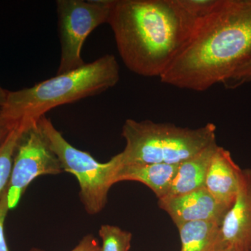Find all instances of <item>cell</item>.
I'll use <instances>...</instances> for the list:
<instances>
[{
	"label": "cell",
	"instance_id": "6da1fadb",
	"mask_svg": "<svg viewBox=\"0 0 251 251\" xmlns=\"http://www.w3.org/2000/svg\"><path fill=\"white\" fill-rule=\"evenodd\" d=\"M200 18L184 0H112L108 24L126 67L160 78L187 45Z\"/></svg>",
	"mask_w": 251,
	"mask_h": 251
},
{
	"label": "cell",
	"instance_id": "7a4b0ae2",
	"mask_svg": "<svg viewBox=\"0 0 251 251\" xmlns=\"http://www.w3.org/2000/svg\"><path fill=\"white\" fill-rule=\"evenodd\" d=\"M251 58V0H218L200 18L191 39L162 83L204 92L223 84Z\"/></svg>",
	"mask_w": 251,
	"mask_h": 251
},
{
	"label": "cell",
	"instance_id": "3957f363",
	"mask_svg": "<svg viewBox=\"0 0 251 251\" xmlns=\"http://www.w3.org/2000/svg\"><path fill=\"white\" fill-rule=\"evenodd\" d=\"M116 57L107 54L29 87L9 91L0 115L11 125L37 122L52 109L103 93L120 80Z\"/></svg>",
	"mask_w": 251,
	"mask_h": 251
},
{
	"label": "cell",
	"instance_id": "277c9868",
	"mask_svg": "<svg viewBox=\"0 0 251 251\" xmlns=\"http://www.w3.org/2000/svg\"><path fill=\"white\" fill-rule=\"evenodd\" d=\"M215 125L198 128L128 119L122 126L126 147L120 155L121 166L146 163L178 165L216 141Z\"/></svg>",
	"mask_w": 251,
	"mask_h": 251
},
{
	"label": "cell",
	"instance_id": "5b68a950",
	"mask_svg": "<svg viewBox=\"0 0 251 251\" xmlns=\"http://www.w3.org/2000/svg\"><path fill=\"white\" fill-rule=\"evenodd\" d=\"M38 125L64 172L74 175L78 181L80 201L86 211L90 215L99 214L106 205L109 190L115 184L121 167L119 153L106 163H100L90 153L72 146L47 117L39 119Z\"/></svg>",
	"mask_w": 251,
	"mask_h": 251
},
{
	"label": "cell",
	"instance_id": "8992f818",
	"mask_svg": "<svg viewBox=\"0 0 251 251\" xmlns=\"http://www.w3.org/2000/svg\"><path fill=\"white\" fill-rule=\"evenodd\" d=\"M60 59L57 74L78 69L86 63L82 50L91 33L108 23L112 0H57Z\"/></svg>",
	"mask_w": 251,
	"mask_h": 251
},
{
	"label": "cell",
	"instance_id": "52a82bcc",
	"mask_svg": "<svg viewBox=\"0 0 251 251\" xmlns=\"http://www.w3.org/2000/svg\"><path fill=\"white\" fill-rule=\"evenodd\" d=\"M64 172L37 122L31 123L21 135L15 151L7 199L10 210L18 206L29 185L43 175Z\"/></svg>",
	"mask_w": 251,
	"mask_h": 251
},
{
	"label": "cell",
	"instance_id": "ba28073f",
	"mask_svg": "<svg viewBox=\"0 0 251 251\" xmlns=\"http://www.w3.org/2000/svg\"><path fill=\"white\" fill-rule=\"evenodd\" d=\"M251 251V169L242 170L234 204L220 229L218 250Z\"/></svg>",
	"mask_w": 251,
	"mask_h": 251
},
{
	"label": "cell",
	"instance_id": "9c48e42d",
	"mask_svg": "<svg viewBox=\"0 0 251 251\" xmlns=\"http://www.w3.org/2000/svg\"><path fill=\"white\" fill-rule=\"evenodd\" d=\"M158 206L171 216L175 226L191 221H210L222 224L229 210L205 187L191 192L158 199Z\"/></svg>",
	"mask_w": 251,
	"mask_h": 251
},
{
	"label": "cell",
	"instance_id": "30bf717a",
	"mask_svg": "<svg viewBox=\"0 0 251 251\" xmlns=\"http://www.w3.org/2000/svg\"><path fill=\"white\" fill-rule=\"evenodd\" d=\"M241 173L228 150L219 146L209 165L204 186L216 201L230 209L239 190Z\"/></svg>",
	"mask_w": 251,
	"mask_h": 251
},
{
	"label": "cell",
	"instance_id": "8fae6325",
	"mask_svg": "<svg viewBox=\"0 0 251 251\" xmlns=\"http://www.w3.org/2000/svg\"><path fill=\"white\" fill-rule=\"evenodd\" d=\"M178 165L146 163L121 166L115 176V184L125 181H138L150 188L158 199H161L169 191Z\"/></svg>",
	"mask_w": 251,
	"mask_h": 251
},
{
	"label": "cell",
	"instance_id": "7c38bea8",
	"mask_svg": "<svg viewBox=\"0 0 251 251\" xmlns=\"http://www.w3.org/2000/svg\"><path fill=\"white\" fill-rule=\"evenodd\" d=\"M218 147L219 145L215 142L201 152L179 163L169 191L165 197L179 196L205 187L208 169Z\"/></svg>",
	"mask_w": 251,
	"mask_h": 251
},
{
	"label": "cell",
	"instance_id": "4fadbf2b",
	"mask_svg": "<svg viewBox=\"0 0 251 251\" xmlns=\"http://www.w3.org/2000/svg\"><path fill=\"white\" fill-rule=\"evenodd\" d=\"M221 223L191 221L176 226L181 239V251H216Z\"/></svg>",
	"mask_w": 251,
	"mask_h": 251
},
{
	"label": "cell",
	"instance_id": "5bb4252c",
	"mask_svg": "<svg viewBox=\"0 0 251 251\" xmlns=\"http://www.w3.org/2000/svg\"><path fill=\"white\" fill-rule=\"evenodd\" d=\"M30 124L25 122H18L0 143V199L9 185L18 140Z\"/></svg>",
	"mask_w": 251,
	"mask_h": 251
},
{
	"label": "cell",
	"instance_id": "9a60e30c",
	"mask_svg": "<svg viewBox=\"0 0 251 251\" xmlns=\"http://www.w3.org/2000/svg\"><path fill=\"white\" fill-rule=\"evenodd\" d=\"M102 240L101 251H128L132 234L117 226L103 225L99 231Z\"/></svg>",
	"mask_w": 251,
	"mask_h": 251
},
{
	"label": "cell",
	"instance_id": "2e32d148",
	"mask_svg": "<svg viewBox=\"0 0 251 251\" xmlns=\"http://www.w3.org/2000/svg\"><path fill=\"white\" fill-rule=\"evenodd\" d=\"M249 83H251V58L239 67L222 85L227 90H234Z\"/></svg>",
	"mask_w": 251,
	"mask_h": 251
},
{
	"label": "cell",
	"instance_id": "e0dca14e",
	"mask_svg": "<svg viewBox=\"0 0 251 251\" xmlns=\"http://www.w3.org/2000/svg\"><path fill=\"white\" fill-rule=\"evenodd\" d=\"M8 187L0 199V251H9L4 232V224L10 210L7 199Z\"/></svg>",
	"mask_w": 251,
	"mask_h": 251
},
{
	"label": "cell",
	"instance_id": "ac0fdd59",
	"mask_svg": "<svg viewBox=\"0 0 251 251\" xmlns=\"http://www.w3.org/2000/svg\"><path fill=\"white\" fill-rule=\"evenodd\" d=\"M29 251H44L41 249L32 248ZM71 251H101V247L97 238L92 234H87L81 239L79 244Z\"/></svg>",
	"mask_w": 251,
	"mask_h": 251
},
{
	"label": "cell",
	"instance_id": "d6986e66",
	"mask_svg": "<svg viewBox=\"0 0 251 251\" xmlns=\"http://www.w3.org/2000/svg\"><path fill=\"white\" fill-rule=\"evenodd\" d=\"M14 125H11L7 120H5L0 115V143L4 139L5 137Z\"/></svg>",
	"mask_w": 251,
	"mask_h": 251
},
{
	"label": "cell",
	"instance_id": "ffe728a7",
	"mask_svg": "<svg viewBox=\"0 0 251 251\" xmlns=\"http://www.w3.org/2000/svg\"><path fill=\"white\" fill-rule=\"evenodd\" d=\"M8 92H9V91L5 90L4 87L0 85V112H1V108H3L5 102H6Z\"/></svg>",
	"mask_w": 251,
	"mask_h": 251
},
{
	"label": "cell",
	"instance_id": "44dd1931",
	"mask_svg": "<svg viewBox=\"0 0 251 251\" xmlns=\"http://www.w3.org/2000/svg\"><path fill=\"white\" fill-rule=\"evenodd\" d=\"M216 251H237L235 250H234V249H219V250Z\"/></svg>",
	"mask_w": 251,
	"mask_h": 251
},
{
	"label": "cell",
	"instance_id": "7402d4cb",
	"mask_svg": "<svg viewBox=\"0 0 251 251\" xmlns=\"http://www.w3.org/2000/svg\"></svg>",
	"mask_w": 251,
	"mask_h": 251
}]
</instances>
